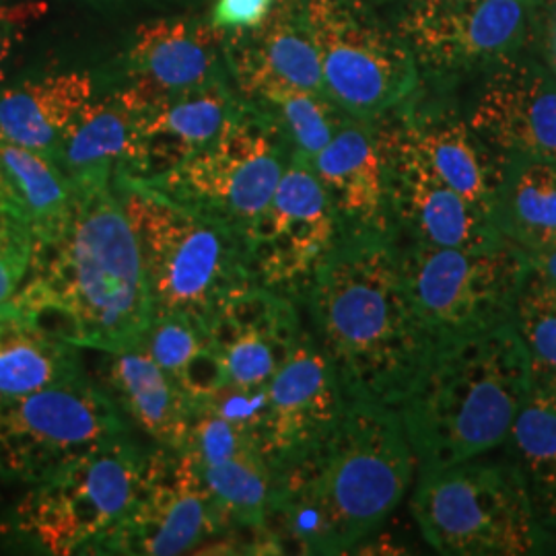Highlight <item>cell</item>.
<instances>
[{
    "instance_id": "cell-1",
    "label": "cell",
    "mask_w": 556,
    "mask_h": 556,
    "mask_svg": "<svg viewBox=\"0 0 556 556\" xmlns=\"http://www.w3.org/2000/svg\"><path fill=\"white\" fill-rule=\"evenodd\" d=\"M71 181V219L59 238L34 248L27 277L7 303L71 346L114 353L144 337L153 299L114 178Z\"/></svg>"
},
{
    "instance_id": "cell-2",
    "label": "cell",
    "mask_w": 556,
    "mask_h": 556,
    "mask_svg": "<svg viewBox=\"0 0 556 556\" xmlns=\"http://www.w3.org/2000/svg\"><path fill=\"white\" fill-rule=\"evenodd\" d=\"M417 462L396 408L349 400L337 425L273 472L268 528L299 555H344L406 495Z\"/></svg>"
},
{
    "instance_id": "cell-3",
    "label": "cell",
    "mask_w": 556,
    "mask_h": 556,
    "mask_svg": "<svg viewBox=\"0 0 556 556\" xmlns=\"http://www.w3.org/2000/svg\"><path fill=\"white\" fill-rule=\"evenodd\" d=\"M301 301L346 397L397 408L431 340L406 293L396 236H338Z\"/></svg>"
},
{
    "instance_id": "cell-4",
    "label": "cell",
    "mask_w": 556,
    "mask_h": 556,
    "mask_svg": "<svg viewBox=\"0 0 556 556\" xmlns=\"http://www.w3.org/2000/svg\"><path fill=\"white\" fill-rule=\"evenodd\" d=\"M532 388L530 357L511 319L433 342L396 408L417 472L486 456L505 445Z\"/></svg>"
},
{
    "instance_id": "cell-5",
    "label": "cell",
    "mask_w": 556,
    "mask_h": 556,
    "mask_svg": "<svg viewBox=\"0 0 556 556\" xmlns=\"http://www.w3.org/2000/svg\"><path fill=\"white\" fill-rule=\"evenodd\" d=\"M114 190L137 236L155 316L174 314L206 326L223 301L254 285L238 233L139 178L118 174Z\"/></svg>"
},
{
    "instance_id": "cell-6",
    "label": "cell",
    "mask_w": 556,
    "mask_h": 556,
    "mask_svg": "<svg viewBox=\"0 0 556 556\" xmlns=\"http://www.w3.org/2000/svg\"><path fill=\"white\" fill-rule=\"evenodd\" d=\"M410 511L439 555H534L551 540L509 457L418 472Z\"/></svg>"
},
{
    "instance_id": "cell-7",
    "label": "cell",
    "mask_w": 556,
    "mask_h": 556,
    "mask_svg": "<svg viewBox=\"0 0 556 556\" xmlns=\"http://www.w3.org/2000/svg\"><path fill=\"white\" fill-rule=\"evenodd\" d=\"M147 454L128 433L89 447L27 486L9 532L43 555H87L132 505Z\"/></svg>"
},
{
    "instance_id": "cell-8",
    "label": "cell",
    "mask_w": 556,
    "mask_h": 556,
    "mask_svg": "<svg viewBox=\"0 0 556 556\" xmlns=\"http://www.w3.org/2000/svg\"><path fill=\"white\" fill-rule=\"evenodd\" d=\"M289 160L291 147L277 122L256 103L243 100L199 153L153 178L139 179L245 241Z\"/></svg>"
},
{
    "instance_id": "cell-9",
    "label": "cell",
    "mask_w": 556,
    "mask_h": 556,
    "mask_svg": "<svg viewBox=\"0 0 556 556\" xmlns=\"http://www.w3.org/2000/svg\"><path fill=\"white\" fill-rule=\"evenodd\" d=\"M397 254L410 305L431 344L509 321L532 273L530 256L509 239L462 248L397 241Z\"/></svg>"
},
{
    "instance_id": "cell-10",
    "label": "cell",
    "mask_w": 556,
    "mask_h": 556,
    "mask_svg": "<svg viewBox=\"0 0 556 556\" xmlns=\"http://www.w3.org/2000/svg\"><path fill=\"white\" fill-rule=\"evenodd\" d=\"M318 48L324 93L357 119L383 118L418 89V64L408 41L361 0H303Z\"/></svg>"
},
{
    "instance_id": "cell-11",
    "label": "cell",
    "mask_w": 556,
    "mask_h": 556,
    "mask_svg": "<svg viewBox=\"0 0 556 556\" xmlns=\"http://www.w3.org/2000/svg\"><path fill=\"white\" fill-rule=\"evenodd\" d=\"M128 431L118 404L87 376L0 400V480L38 484L68 459Z\"/></svg>"
},
{
    "instance_id": "cell-12",
    "label": "cell",
    "mask_w": 556,
    "mask_h": 556,
    "mask_svg": "<svg viewBox=\"0 0 556 556\" xmlns=\"http://www.w3.org/2000/svg\"><path fill=\"white\" fill-rule=\"evenodd\" d=\"M225 534L192 456L153 447L132 505L87 555H186Z\"/></svg>"
},
{
    "instance_id": "cell-13",
    "label": "cell",
    "mask_w": 556,
    "mask_h": 556,
    "mask_svg": "<svg viewBox=\"0 0 556 556\" xmlns=\"http://www.w3.org/2000/svg\"><path fill=\"white\" fill-rule=\"evenodd\" d=\"M337 239V217L312 163L291 155L273 199L245 236L252 282L301 301Z\"/></svg>"
},
{
    "instance_id": "cell-14",
    "label": "cell",
    "mask_w": 556,
    "mask_h": 556,
    "mask_svg": "<svg viewBox=\"0 0 556 556\" xmlns=\"http://www.w3.org/2000/svg\"><path fill=\"white\" fill-rule=\"evenodd\" d=\"M540 0H417L402 23L417 64L435 75L511 59L532 34Z\"/></svg>"
},
{
    "instance_id": "cell-15",
    "label": "cell",
    "mask_w": 556,
    "mask_h": 556,
    "mask_svg": "<svg viewBox=\"0 0 556 556\" xmlns=\"http://www.w3.org/2000/svg\"><path fill=\"white\" fill-rule=\"evenodd\" d=\"M378 137L397 241L462 248L505 239L493 220L439 178L396 119L379 124Z\"/></svg>"
},
{
    "instance_id": "cell-16",
    "label": "cell",
    "mask_w": 556,
    "mask_h": 556,
    "mask_svg": "<svg viewBox=\"0 0 556 556\" xmlns=\"http://www.w3.org/2000/svg\"><path fill=\"white\" fill-rule=\"evenodd\" d=\"M349 397L337 371L309 330L266 388L260 420V454L275 472L318 443L342 415Z\"/></svg>"
},
{
    "instance_id": "cell-17",
    "label": "cell",
    "mask_w": 556,
    "mask_h": 556,
    "mask_svg": "<svg viewBox=\"0 0 556 556\" xmlns=\"http://www.w3.org/2000/svg\"><path fill=\"white\" fill-rule=\"evenodd\" d=\"M478 91L468 116L501 160L556 163V77L530 60H501Z\"/></svg>"
},
{
    "instance_id": "cell-18",
    "label": "cell",
    "mask_w": 556,
    "mask_h": 556,
    "mask_svg": "<svg viewBox=\"0 0 556 556\" xmlns=\"http://www.w3.org/2000/svg\"><path fill=\"white\" fill-rule=\"evenodd\" d=\"M225 371V386L264 390L298 349V301L252 285L223 301L206 321Z\"/></svg>"
},
{
    "instance_id": "cell-19",
    "label": "cell",
    "mask_w": 556,
    "mask_h": 556,
    "mask_svg": "<svg viewBox=\"0 0 556 556\" xmlns=\"http://www.w3.org/2000/svg\"><path fill=\"white\" fill-rule=\"evenodd\" d=\"M410 100L394 110L397 126L439 178L493 220L505 161L484 144L468 118L454 108L439 101Z\"/></svg>"
},
{
    "instance_id": "cell-20",
    "label": "cell",
    "mask_w": 556,
    "mask_h": 556,
    "mask_svg": "<svg viewBox=\"0 0 556 556\" xmlns=\"http://www.w3.org/2000/svg\"><path fill=\"white\" fill-rule=\"evenodd\" d=\"M229 41V64L245 100L270 91L324 93L318 48L305 20L303 0H278L256 27Z\"/></svg>"
},
{
    "instance_id": "cell-21",
    "label": "cell",
    "mask_w": 556,
    "mask_h": 556,
    "mask_svg": "<svg viewBox=\"0 0 556 556\" xmlns=\"http://www.w3.org/2000/svg\"><path fill=\"white\" fill-rule=\"evenodd\" d=\"M338 223V236L394 233L378 126L349 118L314 160Z\"/></svg>"
},
{
    "instance_id": "cell-22",
    "label": "cell",
    "mask_w": 556,
    "mask_h": 556,
    "mask_svg": "<svg viewBox=\"0 0 556 556\" xmlns=\"http://www.w3.org/2000/svg\"><path fill=\"white\" fill-rule=\"evenodd\" d=\"M128 91L139 101L135 178H153L199 153L219 135L239 103L220 79L151 100Z\"/></svg>"
},
{
    "instance_id": "cell-23",
    "label": "cell",
    "mask_w": 556,
    "mask_h": 556,
    "mask_svg": "<svg viewBox=\"0 0 556 556\" xmlns=\"http://www.w3.org/2000/svg\"><path fill=\"white\" fill-rule=\"evenodd\" d=\"M219 27L200 21L142 23L128 54V79L140 98H160L219 80Z\"/></svg>"
},
{
    "instance_id": "cell-24",
    "label": "cell",
    "mask_w": 556,
    "mask_h": 556,
    "mask_svg": "<svg viewBox=\"0 0 556 556\" xmlns=\"http://www.w3.org/2000/svg\"><path fill=\"white\" fill-rule=\"evenodd\" d=\"M103 390L118 404L126 420H132L155 447L186 452L194 406L161 369L142 338L139 342L103 353Z\"/></svg>"
},
{
    "instance_id": "cell-25",
    "label": "cell",
    "mask_w": 556,
    "mask_h": 556,
    "mask_svg": "<svg viewBox=\"0 0 556 556\" xmlns=\"http://www.w3.org/2000/svg\"><path fill=\"white\" fill-rule=\"evenodd\" d=\"M93 100L87 73H62L0 91V135L48 160L60 149L83 108Z\"/></svg>"
},
{
    "instance_id": "cell-26",
    "label": "cell",
    "mask_w": 556,
    "mask_h": 556,
    "mask_svg": "<svg viewBox=\"0 0 556 556\" xmlns=\"http://www.w3.org/2000/svg\"><path fill=\"white\" fill-rule=\"evenodd\" d=\"M56 163L68 178L137 176V98L128 89H122L108 98L89 101L68 130Z\"/></svg>"
},
{
    "instance_id": "cell-27",
    "label": "cell",
    "mask_w": 556,
    "mask_h": 556,
    "mask_svg": "<svg viewBox=\"0 0 556 556\" xmlns=\"http://www.w3.org/2000/svg\"><path fill=\"white\" fill-rule=\"evenodd\" d=\"M83 376L77 346L50 334L11 303H0V400Z\"/></svg>"
},
{
    "instance_id": "cell-28",
    "label": "cell",
    "mask_w": 556,
    "mask_h": 556,
    "mask_svg": "<svg viewBox=\"0 0 556 556\" xmlns=\"http://www.w3.org/2000/svg\"><path fill=\"white\" fill-rule=\"evenodd\" d=\"M493 220L526 254L556 243V163L507 160Z\"/></svg>"
},
{
    "instance_id": "cell-29",
    "label": "cell",
    "mask_w": 556,
    "mask_h": 556,
    "mask_svg": "<svg viewBox=\"0 0 556 556\" xmlns=\"http://www.w3.org/2000/svg\"><path fill=\"white\" fill-rule=\"evenodd\" d=\"M142 342L194 410L225 388L219 355L206 326L199 321L174 314L153 316Z\"/></svg>"
},
{
    "instance_id": "cell-30",
    "label": "cell",
    "mask_w": 556,
    "mask_h": 556,
    "mask_svg": "<svg viewBox=\"0 0 556 556\" xmlns=\"http://www.w3.org/2000/svg\"><path fill=\"white\" fill-rule=\"evenodd\" d=\"M0 165L29 213L34 248L59 238L75 204V186L59 163L0 135Z\"/></svg>"
},
{
    "instance_id": "cell-31",
    "label": "cell",
    "mask_w": 556,
    "mask_h": 556,
    "mask_svg": "<svg viewBox=\"0 0 556 556\" xmlns=\"http://www.w3.org/2000/svg\"><path fill=\"white\" fill-rule=\"evenodd\" d=\"M507 457L519 475L536 509L542 526L556 532V410L532 390L519 410L509 439Z\"/></svg>"
},
{
    "instance_id": "cell-32",
    "label": "cell",
    "mask_w": 556,
    "mask_h": 556,
    "mask_svg": "<svg viewBox=\"0 0 556 556\" xmlns=\"http://www.w3.org/2000/svg\"><path fill=\"white\" fill-rule=\"evenodd\" d=\"M262 108L277 122L285 139L291 147V155L312 161L319 151L334 139L346 116L337 103L326 93L280 89L262 96L258 100H248Z\"/></svg>"
},
{
    "instance_id": "cell-33",
    "label": "cell",
    "mask_w": 556,
    "mask_h": 556,
    "mask_svg": "<svg viewBox=\"0 0 556 556\" xmlns=\"http://www.w3.org/2000/svg\"><path fill=\"white\" fill-rule=\"evenodd\" d=\"M511 321L530 357L532 376H556V282L532 270L517 295Z\"/></svg>"
},
{
    "instance_id": "cell-34",
    "label": "cell",
    "mask_w": 556,
    "mask_h": 556,
    "mask_svg": "<svg viewBox=\"0 0 556 556\" xmlns=\"http://www.w3.org/2000/svg\"><path fill=\"white\" fill-rule=\"evenodd\" d=\"M34 256L29 213L0 165V303L9 301L27 277Z\"/></svg>"
},
{
    "instance_id": "cell-35",
    "label": "cell",
    "mask_w": 556,
    "mask_h": 556,
    "mask_svg": "<svg viewBox=\"0 0 556 556\" xmlns=\"http://www.w3.org/2000/svg\"><path fill=\"white\" fill-rule=\"evenodd\" d=\"M46 11L48 7L43 2H23V4L0 7V79L4 77V64L11 59L25 29L31 23L41 20Z\"/></svg>"
},
{
    "instance_id": "cell-36",
    "label": "cell",
    "mask_w": 556,
    "mask_h": 556,
    "mask_svg": "<svg viewBox=\"0 0 556 556\" xmlns=\"http://www.w3.org/2000/svg\"><path fill=\"white\" fill-rule=\"evenodd\" d=\"M273 0H217L213 11V25L225 29L256 27L268 15Z\"/></svg>"
},
{
    "instance_id": "cell-37",
    "label": "cell",
    "mask_w": 556,
    "mask_h": 556,
    "mask_svg": "<svg viewBox=\"0 0 556 556\" xmlns=\"http://www.w3.org/2000/svg\"><path fill=\"white\" fill-rule=\"evenodd\" d=\"M530 262H532V270L538 273L540 277L548 278L556 282V243L548 245L544 250H538L528 254Z\"/></svg>"
},
{
    "instance_id": "cell-38",
    "label": "cell",
    "mask_w": 556,
    "mask_h": 556,
    "mask_svg": "<svg viewBox=\"0 0 556 556\" xmlns=\"http://www.w3.org/2000/svg\"><path fill=\"white\" fill-rule=\"evenodd\" d=\"M538 396L544 397L556 410V376H544V378H534V388Z\"/></svg>"
},
{
    "instance_id": "cell-39",
    "label": "cell",
    "mask_w": 556,
    "mask_h": 556,
    "mask_svg": "<svg viewBox=\"0 0 556 556\" xmlns=\"http://www.w3.org/2000/svg\"><path fill=\"white\" fill-rule=\"evenodd\" d=\"M553 75L556 77V60L553 62Z\"/></svg>"
},
{
    "instance_id": "cell-40",
    "label": "cell",
    "mask_w": 556,
    "mask_h": 556,
    "mask_svg": "<svg viewBox=\"0 0 556 556\" xmlns=\"http://www.w3.org/2000/svg\"><path fill=\"white\" fill-rule=\"evenodd\" d=\"M555 52H556V27H555Z\"/></svg>"
}]
</instances>
